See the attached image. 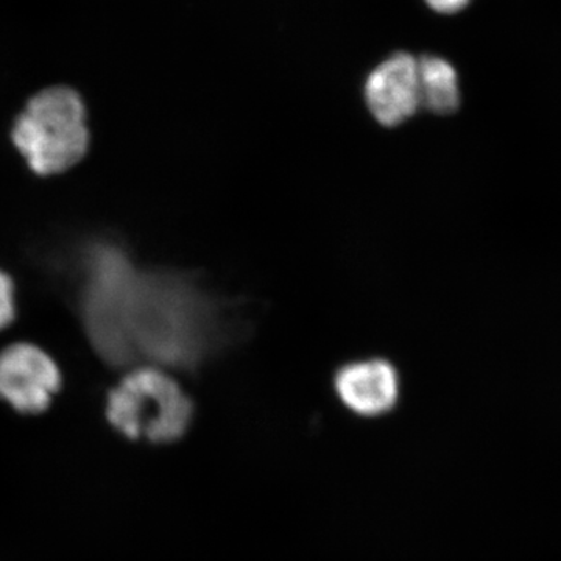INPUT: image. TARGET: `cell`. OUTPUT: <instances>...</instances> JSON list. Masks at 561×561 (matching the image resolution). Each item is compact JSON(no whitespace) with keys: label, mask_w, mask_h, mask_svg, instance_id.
<instances>
[{"label":"cell","mask_w":561,"mask_h":561,"mask_svg":"<svg viewBox=\"0 0 561 561\" xmlns=\"http://www.w3.org/2000/svg\"><path fill=\"white\" fill-rule=\"evenodd\" d=\"M426 2L437 13L454 14L463 10L471 0H426Z\"/></svg>","instance_id":"cell-9"},{"label":"cell","mask_w":561,"mask_h":561,"mask_svg":"<svg viewBox=\"0 0 561 561\" xmlns=\"http://www.w3.org/2000/svg\"><path fill=\"white\" fill-rule=\"evenodd\" d=\"M105 415L128 440L169 445L187 434L195 405L171 371L138 365L106 394Z\"/></svg>","instance_id":"cell-2"},{"label":"cell","mask_w":561,"mask_h":561,"mask_svg":"<svg viewBox=\"0 0 561 561\" xmlns=\"http://www.w3.org/2000/svg\"><path fill=\"white\" fill-rule=\"evenodd\" d=\"M16 317V298H14L13 279L0 271V331L9 328Z\"/></svg>","instance_id":"cell-8"},{"label":"cell","mask_w":561,"mask_h":561,"mask_svg":"<svg viewBox=\"0 0 561 561\" xmlns=\"http://www.w3.org/2000/svg\"><path fill=\"white\" fill-rule=\"evenodd\" d=\"M11 139L28 169L39 176L76 168L90 150L83 99L68 87L39 91L14 119Z\"/></svg>","instance_id":"cell-3"},{"label":"cell","mask_w":561,"mask_h":561,"mask_svg":"<svg viewBox=\"0 0 561 561\" xmlns=\"http://www.w3.org/2000/svg\"><path fill=\"white\" fill-rule=\"evenodd\" d=\"M335 394L354 415L378 419L397 409L401 398L398 368L382 357L351 360L334 375Z\"/></svg>","instance_id":"cell-5"},{"label":"cell","mask_w":561,"mask_h":561,"mask_svg":"<svg viewBox=\"0 0 561 561\" xmlns=\"http://www.w3.org/2000/svg\"><path fill=\"white\" fill-rule=\"evenodd\" d=\"M61 383L57 362L39 346L20 342L0 351V400L22 415L46 412Z\"/></svg>","instance_id":"cell-4"},{"label":"cell","mask_w":561,"mask_h":561,"mask_svg":"<svg viewBox=\"0 0 561 561\" xmlns=\"http://www.w3.org/2000/svg\"><path fill=\"white\" fill-rule=\"evenodd\" d=\"M421 106L434 114H451L460 106L459 77L440 57L419 58Z\"/></svg>","instance_id":"cell-7"},{"label":"cell","mask_w":561,"mask_h":561,"mask_svg":"<svg viewBox=\"0 0 561 561\" xmlns=\"http://www.w3.org/2000/svg\"><path fill=\"white\" fill-rule=\"evenodd\" d=\"M69 273L84 334L111 368L197 373L239 341L236 305L194 273L142 267L117 239L81 242Z\"/></svg>","instance_id":"cell-1"},{"label":"cell","mask_w":561,"mask_h":561,"mask_svg":"<svg viewBox=\"0 0 561 561\" xmlns=\"http://www.w3.org/2000/svg\"><path fill=\"white\" fill-rule=\"evenodd\" d=\"M365 102L383 127H398L421 108L419 58L397 54L381 62L365 83Z\"/></svg>","instance_id":"cell-6"}]
</instances>
